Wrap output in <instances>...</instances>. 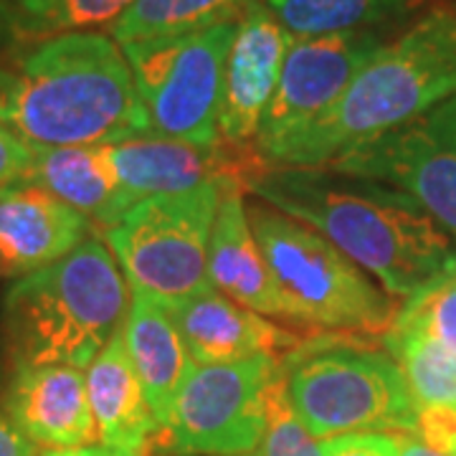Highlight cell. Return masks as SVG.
I'll return each mask as SVG.
<instances>
[{
  "mask_svg": "<svg viewBox=\"0 0 456 456\" xmlns=\"http://www.w3.org/2000/svg\"><path fill=\"white\" fill-rule=\"evenodd\" d=\"M325 456H398L391 434H342L322 441Z\"/></svg>",
  "mask_w": 456,
  "mask_h": 456,
  "instance_id": "28",
  "label": "cell"
},
{
  "mask_svg": "<svg viewBox=\"0 0 456 456\" xmlns=\"http://www.w3.org/2000/svg\"><path fill=\"white\" fill-rule=\"evenodd\" d=\"M122 185L137 203L150 196L185 193L203 183H224L228 188L246 185V180L266 167L264 160L246 163L241 152L221 145H193L163 134H147L107 145Z\"/></svg>",
  "mask_w": 456,
  "mask_h": 456,
  "instance_id": "13",
  "label": "cell"
},
{
  "mask_svg": "<svg viewBox=\"0 0 456 456\" xmlns=\"http://www.w3.org/2000/svg\"><path fill=\"white\" fill-rule=\"evenodd\" d=\"M130 307V287L104 239L89 236L69 256L18 277L3 297V345L13 368L86 370Z\"/></svg>",
  "mask_w": 456,
  "mask_h": 456,
  "instance_id": "4",
  "label": "cell"
},
{
  "mask_svg": "<svg viewBox=\"0 0 456 456\" xmlns=\"http://www.w3.org/2000/svg\"><path fill=\"white\" fill-rule=\"evenodd\" d=\"M134 0H53L38 18L23 28L31 33L92 31L97 26H112Z\"/></svg>",
  "mask_w": 456,
  "mask_h": 456,
  "instance_id": "26",
  "label": "cell"
},
{
  "mask_svg": "<svg viewBox=\"0 0 456 456\" xmlns=\"http://www.w3.org/2000/svg\"><path fill=\"white\" fill-rule=\"evenodd\" d=\"M84 373L89 406L97 424V444L147 454V446L155 434H160V426L147 406L145 391L132 368L122 327Z\"/></svg>",
  "mask_w": 456,
  "mask_h": 456,
  "instance_id": "19",
  "label": "cell"
},
{
  "mask_svg": "<svg viewBox=\"0 0 456 456\" xmlns=\"http://www.w3.org/2000/svg\"><path fill=\"white\" fill-rule=\"evenodd\" d=\"M386 41L378 31L292 38L256 145L272 167L287 145L327 114Z\"/></svg>",
  "mask_w": 456,
  "mask_h": 456,
  "instance_id": "11",
  "label": "cell"
},
{
  "mask_svg": "<svg viewBox=\"0 0 456 456\" xmlns=\"http://www.w3.org/2000/svg\"><path fill=\"white\" fill-rule=\"evenodd\" d=\"M395 322L424 330L456 353V269L406 299Z\"/></svg>",
  "mask_w": 456,
  "mask_h": 456,
  "instance_id": "25",
  "label": "cell"
},
{
  "mask_svg": "<svg viewBox=\"0 0 456 456\" xmlns=\"http://www.w3.org/2000/svg\"><path fill=\"white\" fill-rule=\"evenodd\" d=\"M0 125L28 145H114L155 134L112 36L56 33L0 66Z\"/></svg>",
  "mask_w": 456,
  "mask_h": 456,
  "instance_id": "2",
  "label": "cell"
},
{
  "mask_svg": "<svg viewBox=\"0 0 456 456\" xmlns=\"http://www.w3.org/2000/svg\"><path fill=\"white\" fill-rule=\"evenodd\" d=\"M244 188L320 231L393 299L406 302L456 269L454 239L388 183L330 167H266Z\"/></svg>",
  "mask_w": 456,
  "mask_h": 456,
  "instance_id": "1",
  "label": "cell"
},
{
  "mask_svg": "<svg viewBox=\"0 0 456 456\" xmlns=\"http://www.w3.org/2000/svg\"><path fill=\"white\" fill-rule=\"evenodd\" d=\"M122 338L147 406L163 431L180 386L196 362L180 338L173 314L140 294H130Z\"/></svg>",
  "mask_w": 456,
  "mask_h": 456,
  "instance_id": "20",
  "label": "cell"
},
{
  "mask_svg": "<svg viewBox=\"0 0 456 456\" xmlns=\"http://www.w3.org/2000/svg\"><path fill=\"white\" fill-rule=\"evenodd\" d=\"M11 3L16 5L18 18H20V26H26L28 20L41 16L53 0H11Z\"/></svg>",
  "mask_w": 456,
  "mask_h": 456,
  "instance_id": "31",
  "label": "cell"
},
{
  "mask_svg": "<svg viewBox=\"0 0 456 456\" xmlns=\"http://www.w3.org/2000/svg\"><path fill=\"white\" fill-rule=\"evenodd\" d=\"M228 185L203 183L185 193L150 196L125 218L104 228V244L127 279L130 294L173 312L211 289L208 244L221 196Z\"/></svg>",
  "mask_w": 456,
  "mask_h": 456,
  "instance_id": "7",
  "label": "cell"
},
{
  "mask_svg": "<svg viewBox=\"0 0 456 456\" xmlns=\"http://www.w3.org/2000/svg\"><path fill=\"white\" fill-rule=\"evenodd\" d=\"M208 279L213 289L246 310L287 320L266 259L248 224L244 198L236 188L224 191L216 211L208 244Z\"/></svg>",
  "mask_w": 456,
  "mask_h": 456,
  "instance_id": "18",
  "label": "cell"
},
{
  "mask_svg": "<svg viewBox=\"0 0 456 456\" xmlns=\"http://www.w3.org/2000/svg\"><path fill=\"white\" fill-rule=\"evenodd\" d=\"M279 373L277 355L193 365L163 428L165 449L175 456H254Z\"/></svg>",
  "mask_w": 456,
  "mask_h": 456,
  "instance_id": "9",
  "label": "cell"
},
{
  "mask_svg": "<svg viewBox=\"0 0 456 456\" xmlns=\"http://www.w3.org/2000/svg\"><path fill=\"white\" fill-rule=\"evenodd\" d=\"M294 413L312 439L342 434H416L419 406L401 365L370 347H305L281 358Z\"/></svg>",
  "mask_w": 456,
  "mask_h": 456,
  "instance_id": "6",
  "label": "cell"
},
{
  "mask_svg": "<svg viewBox=\"0 0 456 456\" xmlns=\"http://www.w3.org/2000/svg\"><path fill=\"white\" fill-rule=\"evenodd\" d=\"M289 44L292 36L266 5L251 3L239 18L218 110V132L224 140L233 145L256 140L261 119L277 92Z\"/></svg>",
  "mask_w": 456,
  "mask_h": 456,
  "instance_id": "12",
  "label": "cell"
},
{
  "mask_svg": "<svg viewBox=\"0 0 456 456\" xmlns=\"http://www.w3.org/2000/svg\"><path fill=\"white\" fill-rule=\"evenodd\" d=\"M454 94L456 0H439L375 51L338 104L292 140L272 167H325L347 147L395 130Z\"/></svg>",
  "mask_w": 456,
  "mask_h": 456,
  "instance_id": "3",
  "label": "cell"
},
{
  "mask_svg": "<svg viewBox=\"0 0 456 456\" xmlns=\"http://www.w3.org/2000/svg\"><path fill=\"white\" fill-rule=\"evenodd\" d=\"M424 5L428 0H266L292 38L375 31Z\"/></svg>",
  "mask_w": 456,
  "mask_h": 456,
  "instance_id": "21",
  "label": "cell"
},
{
  "mask_svg": "<svg viewBox=\"0 0 456 456\" xmlns=\"http://www.w3.org/2000/svg\"><path fill=\"white\" fill-rule=\"evenodd\" d=\"M391 358L401 365L408 391L421 408H456V353L424 330L398 325L383 335Z\"/></svg>",
  "mask_w": 456,
  "mask_h": 456,
  "instance_id": "22",
  "label": "cell"
},
{
  "mask_svg": "<svg viewBox=\"0 0 456 456\" xmlns=\"http://www.w3.org/2000/svg\"><path fill=\"white\" fill-rule=\"evenodd\" d=\"M256 0H134L110 26V36L122 46L130 41L180 36L239 20Z\"/></svg>",
  "mask_w": 456,
  "mask_h": 456,
  "instance_id": "23",
  "label": "cell"
},
{
  "mask_svg": "<svg viewBox=\"0 0 456 456\" xmlns=\"http://www.w3.org/2000/svg\"><path fill=\"white\" fill-rule=\"evenodd\" d=\"M325 167L403 191L456 244V94L395 130L347 147Z\"/></svg>",
  "mask_w": 456,
  "mask_h": 456,
  "instance_id": "10",
  "label": "cell"
},
{
  "mask_svg": "<svg viewBox=\"0 0 456 456\" xmlns=\"http://www.w3.org/2000/svg\"><path fill=\"white\" fill-rule=\"evenodd\" d=\"M239 20L180 36L122 44L155 134L216 145L224 71Z\"/></svg>",
  "mask_w": 456,
  "mask_h": 456,
  "instance_id": "8",
  "label": "cell"
},
{
  "mask_svg": "<svg viewBox=\"0 0 456 456\" xmlns=\"http://www.w3.org/2000/svg\"><path fill=\"white\" fill-rule=\"evenodd\" d=\"M31 145L23 142L16 132H11L5 125H0V188L23 183L31 170Z\"/></svg>",
  "mask_w": 456,
  "mask_h": 456,
  "instance_id": "27",
  "label": "cell"
},
{
  "mask_svg": "<svg viewBox=\"0 0 456 456\" xmlns=\"http://www.w3.org/2000/svg\"><path fill=\"white\" fill-rule=\"evenodd\" d=\"M41 456H82V452L79 449H49Z\"/></svg>",
  "mask_w": 456,
  "mask_h": 456,
  "instance_id": "33",
  "label": "cell"
},
{
  "mask_svg": "<svg viewBox=\"0 0 456 456\" xmlns=\"http://www.w3.org/2000/svg\"><path fill=\"white\" fill-rule=\"evenodd\" d=\"M5 411L11 424L33 444L51 449H84L97 444V424L82 368H13Z\"/></svg>",
  "mask_w": 456,
  "mask_h": 456,
  "instance_id": "14",
  "label": "cell"
},
{
  "mask_svg": "<svg viewBox=\"0 0 456 456\" xmlns=\"http://www.w3.org/2000/svg\"><path fill=\"white\" fill-rule=\"evenodd\" d=\"M170 314L196 365L233 362L251 355L284 358L302 345L299 335L236 305L213 287L185 299Z\"/></svg>",
  "mask_w": 456,
  "mask_h": 456,
  "instance_id": "16",
  "label": "cell"
},
{
  "mask_svg": "<svg viewBox=\"0 0 456 456\" xmlns=\"http://www.w3.org/2000/svg\"><path fill=\"white\" fill-rule=\"evenodd\" d=\"M393 441H395V452L398 456H449L444 452H436L431 449L426 441H421L416 434H391Z\"/></svg>",
  "mask_w": 456,
  "mask_h": 456,
  "instance_id": "30",
  "label": "cell"
},
{
  "mask_svg": "<svg viewBox=\"0 0 456 456\" xmlns=\"http://www.w3.org/2000/svg\"><path fill=\"white\" fill-rule=\"evenodd\" d=\"M82 456H145L142 452H125V449H110V446H84L79 449Z\"/></svg>",
  "mask_w": 456,
  "mask_h": 456,
  "instance_id": "32",
  "label": "cell"
},
{
  "mask_svg": "<svg viewBox=\"0 0 456 456\" xmlns=\"http://www.w3.org/2000/svg\"><path fill=\"white\" fill-rule=\"evenodd\" d=\"M287 320L320 330L386 335L401 305L320 231L266 203H246Z\"/></svg>",
  "mask_w": 456,
  "mask_h": 456,
  "instance_id": "5",
  "label": "cell"
},
{
  "mask_svg": "<svg viewBox=\"0 0 456 456\" xmlns=\"http://www.w3.org/2000/svg\"><path fill=\"white\" fill-rule=\"evenodd\" d=\"M92 221L36 183L0 188V277H26L69 256Z\"/></svg>",
  "mask_w": 456,
  "mask_h": 456,
  "instance_id": "15",
  "label": "cell"
},
{
  "mask_svg": "<svg viewBox=\"0 0 456 456\" xmlns=\"http://www.w3.org/2000/svg\"><path fill=\"white\" fill-rule=\"evenodd\" d=\"M0 456H36V446L16 426L0 419Z\"/></svg>",
  "mask_w": 456,
  "mask_h": 456,
  "instance_id": "29",
  "label": "cell"
},
{
  "mask_svg": "<svg viewBox=\"0 0 456 456\" xmlns=\"http://www.w3.org/2000/svg\"><path fill=\"white\" fill-rule=\"evenodd\" d=\"M254 456H325L322 441L312 439L310 431L294 413L287 386H284V370L279 373L269 391L266 428Z\"/></svg>",
  "mask_w": 456,
  "mask_h": 456,
  "instance_id": "24",
  "label": "cell"
},
{
  "mask_svg": "<svg viewBox=\"0 0 456 456\" xmlns=\"http://www.w3.org/2000/svg\"><path fill=\"white\" fill-rule=\"evenodd\" d=\"M31 170L23 183L46 188L92 224L114 226L137 203L117 175L107 145H31Z\"/></svg>",
  "mask_w": 456,
  "mask_h": 456,
  "instance_id": "17",
  "label": "cell"
}]
</instances>
